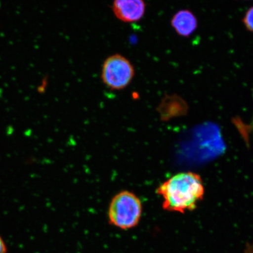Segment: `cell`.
I'll use <instances>...</instances> for the list:
<instances>
[{
    "mask_svg": "<svg viewBox=\"0 0 253 253\" xmlns=\"http://www.w3.org/2000/svg\"><path fill=\"white\" fill-rule=\"evenodd\" d=\"M243 21L247 30L253 33V7L247 11Z\"/></svg>",
    "mask_w": 253,
    "mask_h": 253,
    "instance_id": "6",
    "label": "cell"
},
{
    "mask_svg": "<svg viewBox=\"0 0 253 253\" xmlns=\"http://www.w3.org/2000/svg\"><path fill=\"white\" fill-rule=\"evenodd\" d=\"M134 76L133 65L119 53L107 57L101 73L103 83L112 90L124 89L130 84Z\"/></svg>",
    "mask_w": 253,
    "mask_h": 253,
    "instance_id": "3",
    "label": "cell"
},
{
    "mask_svg": "<svg viewBox=\"0 0 253 253\" xmlns=\"http://www.w3.org/2000/svg\"><path fill=\"white\" fill-rule=\"evenodd\" d=\"M143 206L140 198L129 190H122L111 199L107 209L110 225L122 230L135 228L140 223Z\"/></svg>",
    "mask_w": 253,
    "mask_h": 253,
    "instance_id": "2",
    "label": "cell"
},
{
    "mask_svg": "<svg viewBox=\"0 0 253 253\" xmlns=\"http://www.w3.org/2000/svg\"><path fill=\"white\" fill-rule=\"evenodd\" d=\"M172 27L179 36L188 37L197 30V17L191 11L182 9L173 16L170 22Z\"/></svg>",
    "mask_w": 253,
    "mask_h": 253,
    "instance_id": "5",
    "label": "cell"
},
{
    "mask_svg": "<svg viewBox=\"0 0 253 253\" xmlns=\"http://www.w3.org/2000/svg\"><path fill=\"white\" fill-rule=\"evenodd\" d=\"M146 4L142 0H116L112 10L116 17L125 23H133L143 17Z\"/></svg>",
    "mask_w": 253,
    "mask_h": 253,
    "instance_id": "4",
    "label": "cell"
},
{
    "mask_svg": "<svg viewBox=\"0 0 253 253\" xmlns=\"http://www.w3.org/2000/svg\"><path fill=\"white\" fill-rule=\"evenodd\" d=\"M157 193L163 199L164 210L183 213L197 208L204 197V186L198 174L182 172L161 183Z\"/></svg>",
    "mask_w": 253,
    "mask_h": 253,
    "instance_id": "1",
    "label": "cell"
},
{
    "mask_svg": "<svg viewBox=\"0 0 253 253\" xmlns=\"http://www.w3.org/2000/svg\"><path fill=\"white\" fill-rule=\"evenodd\" d=\"M6 251H7V249H6L4 243L0 237V253H6Z\"/></svg>",
    "mask_w": 253,
    "mask_h": 253,
    "instance_id": "7",
    "label": "cell"
}]
</instances>
